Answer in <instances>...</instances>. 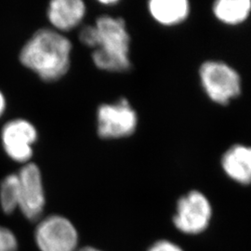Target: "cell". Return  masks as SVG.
I'll use <instances>...</instances> for the list:
<instances>
[{
	"mask_svg": "<svg viewBox=\"0 0 251 251\" xmlns=\"http://www.w3.org/2000/svg\"><path fill=\"white\" fill-rule=\"evenodd\" d=\"M100 3L102 5H115L118 3V1L117 0H105V1H100Z\"/></svg>",
	"mask_w": 251,
	"mask_h": 251,
	"instance_id": "obj_19",
	"label": "cell"
},
{
	"mask_svg": "<svg viewBox=\"0 0 251 251\" xmlns=\"http://www.w3.org/2000/svg\"><path fill=\"white\" fill-rule=\"evenodd\" d=\"M86 13L87 7L82 0H53L47 9L51 28L62 34L78 26Z\"/></svg>",
	"mask_w": 251,
	"mask_h": 251,
	"instance_id": "obj_9",
	"label": "cell"
},
{
	"mask_svg": "<svg viewBox=\"0 0 251 251\" xmlns=\"http://www.w3.org/2000/svg\"><path fill=\"white\" fill-rule=\"evenodd\" d=\"M35 242L39 251H77L79 235L68 218L51 214L38 221Z\"/></svg>",
	"mask_w": 251,
	"mask_h": 251,
	"instance_id": "obj_6",
	"label": "cell"
},
{
	"mask_svg": "<svg viewBox=\"0 0 251 251\" xmlns=\"http://www.w3.org/2000/svg\"><path fill=\"white\" fill-rule=\"evenodd\" d=\"M5 108H6V100L3 93L0 91V117L3 115Z\"/></svg>",
	"mask_w": 251,
	"mask_h": 251,
	"instance_id": "obj_17",
	"label": "cell"
},
{
	"mask_svg": "<svg viewBox=\"0 0 251 251\" xmlns=\"http://www.w3.org/2000/svg\"><path fill=\"white\" fill-rule=\"evenodd\" d=\"M79 41L82 45L86 46L92 50H95L98 45V35L96 27L93 25H86L79 32Z\"/></svg>",
	"mask_w": 251,
	"mask_h": 251,
	"instance_id": "obj_15",
	"label": "cell"
},
{
	"mask_svg": "<svg viewBox=\"0 0 251 251\" xmlns=\"http://www.w3.org/2000/svg\"><path fill=\"white\" fill-rule=\"evenodd\" d=\"M94 25L98 45L91 55L94 65L101 71L124 73L131 68L130 36L125 21L109 15L100 16Z\"/></svg>",
	"mask_w": 251,
	"mask_h": 251,
	"instance_id": "obj_2",
	"label": "cell"
},
{
	"mask_svg": "<svg viewBox=\"0 0 251 251\" xmlns=\"http://www.w3.org/2000/svg\"><path fill=\"white\" fill-rule=\"evenodd\" d=\"M147 9L157 24L167 27L184 23L191 12L187 0H151L148 2Z\"/></svg>",
	"mask_w": 251,
	"mask_h": 251,
	"instance_id": "obj_11",
	"label": "cell"
},
{
	"mask_svg": "<svg viewBox=\"0 0 251 251\" xmlns=\"http://www.w3.org/2000/svg\"><path fill=\"white\" fill-rule=\"evenodd\" d=\"M146 251H184L182 248L171 240L161 239L157 240L148 248Z\"/></svg>",
	"mask_w": 251,
	"mask_h": 251,
	"instance_id": "obj_16",
	"label": "cell"
},
{
	"mask_svg": "<svg viewBox=\"0 0 251 251\" xmlns=\"http://www.w3.org/2000/svg\"><path fill=\"white\" fill-rule=\"evenodd\" d=\"M0 206L6 214L19 208V178L17 173L6 176L0 184Z\"/></svg>",
	"mask_w": 251,
	"mask_h": 251,
	"instance_id": "obj_13",
	"label": "cell"
},
{
	"mask_svg": "<svg viewBox=\"0 0 251 251\" xmlns=\"http://www.w3.org/2000/svg\"><path fill=\"white\" fill-rule=\"evenodd\" d=\"M198 75L204 92L216 104L228 105L241 95V75L228 63L206 61L200 65Z\"/></svg>",
	"mask_w": 251,
	"mask_h": 251,
	"instance_id": "obj_3",
	"label": "cell"
},
{
	"mask_svg": "<svg viewBox=\"0 0 251 251\" xmlns=\"http://www.w3.org/2000/svg\"><path fill=\"white\" fill-rule=\"evenodd\" d=\"M138 121L137 112L126 98L102 103L96 112L97 133L103 140L124 139L134 134Z\"/></svg>",
	"mask_w": 251,
	"mask_h": 251,
	"instance_id": "obj_5",
	"label": "cell"
},
{
	"mask_svg": "<svg viewBox=\"0 0 251 251\" xmlns=\"http://www.w3.org/2000/svg\"><path fill=\"white\" fill-rule=\"evenodd\" d=\"M1 137L4 150L12 160L29 163L34 152L33 145L38 138L35 126L26 119L16 118L4 126Z\"/></svg>",
	"mask_w": 251,
	"mask_h": 251,
	"instance_id": "obj_8",
	"label": "cell"
},
{
	"mask_svg": "<svg viewBox=\"0 0 251 251\" xmlns=\"http://www.w3.org/2000/svg\"><path fill=\"white\" fill-rule=\"evenodd\" d=\"M18 248L16 234L9 228L0 226V251H17Z\"/></svg>",
	"mask_w": 251,
	"mask_h": 251,
	"instance_id": "obj_14",
	"label": "cell"
},
{
	"mask_svg": "<svg viewBox=\"0 0 251 251\" xmlns=\"http://www.w3.org/2000/svg\"><path fill=\"white\" fill-rule=\"evenodd\" d=\"M221 166L229 179L241 185H251V146L233 144L223 154Z\"/></svg>",
	"mask_w": 251,
	"mask_h": 251,
	"instance_id": "obj_10",
	"label": "cell"
},
{
	"mask_svg": "<svg viewBox=\"0 0 251 251\" xmlns=\"http://www.w3.org/2000/svg\"><path fill=\"white\" fill-rule=\"evenodd\" d=\"M215 18L226 25H239L250 18L251 0H218L212 6Z\"/></svg>",
	"mask_w": 251,
	"mask_h": 251,
	"instance_id": "obj_12",
	"label": "cell"
},
{
	"mask_svg": "<svg viewBox=\"0 0 251 251\" xmlns=\"http://www.w3.org/2000/svg\"><path fill=\"white\" fill-rule=\"evenodd\" d=\"M72 42L52 28L37 30L24 45L20 62L44 82L62 79L71 66Z\"/></svg>",
	"mask_w": 251,
	"mask_h": 251,
	"instance_id": "obj_1",
	"label": "cell"
},
{
	"mask_svg": "<svg viewBox=\"0 0 251 251\" xmlns=\"http://www.w3.org/2000/svg\"><path fill=\"white\" fill-rule=\"evenodd\" d=\"M213 208L206 195L192 190L178 199L172 222L175 228L186 235H198L209 227Z\"/></svg>",
	"mask_w": 251,
	"mask_h": 251,
	"instance_id": "obj_4",
	"label": "cell"
},
{
	"mask_svg": "<svg viewBox=\"0 0 251 251\" xmlns=\"http://www.w3.org/2000/svg\"><path fill=\"white\" fill-rule=\"evenodd\" d=\"M19 178V208L30 222L42 219L46 207L43 177L36 163L29 162L17 173Z\"/></svg>",
	"mask_w": 251,
	"mask_h": 251,
	"instance_id": "obj_7",
	"label": "cell"
},
{
	"mask_svg": "<svg viewBox=\"0 0 251 251\" xmlns=\"http://www.w3.org/2000/svg\"><path fill=\"white\" fill-rule=\"evenodd\" d=\"M77 251H102L97 249V248H94V247H85V248H82L80 250H78Z\"/></svg>",
	"mask_w": 251,
	"mask_h": 251,
	"instance_id": "obj_18",
	"label": "cell"
}]
</instances>
